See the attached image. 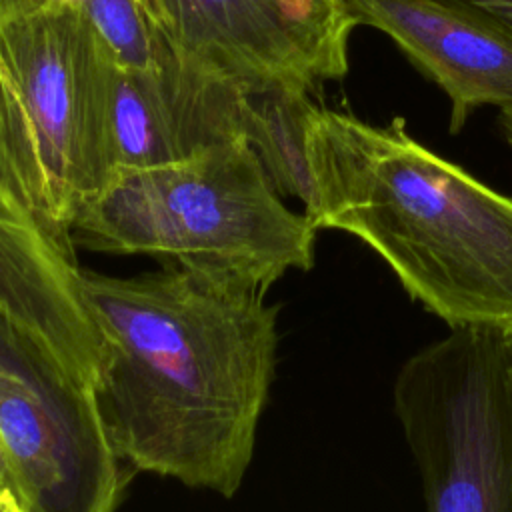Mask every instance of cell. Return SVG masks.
Wrapping results in <instances>:
<instances>
[{
	"mask_svg": "<svg viewBox=\"0 0 512 512\" xmlns=\"http://www.w3.org/2000/svg\"><path fill=\"white\" fill-rule=\"evenodd\" d=\"M80 286L100 342L92 394L116 456L232 498L274 380L278 306L174 264L138 276L82 268Z\"/></svg>",
	"mask_w": 512,
	"mask_h": 512,
	"instance_id": "1",
	"label": "cell"
},
{
	"mask_svg": "<svg viewBox=\"0 0 512 512\" xmlns=\"http://www.w3.org/2000/svg\"><path fill=\"white\" fill-rule=\"evenodd\" d=\"M304 216L360 238L452 330L512 334V196L418 142L406 120L372 124L312 106Z\"/></svg>",
	"mask_w": 512,
	"mask_h": 512,
	"instance_id": "2",
	"label": "cell"
},
{
	"mask_svg": "<svg viewBox=\"0 0 512 512\" xmlns=\"http://www.w3.org/2000/svg\"><path fill=\"white\" fill-rule=\"evenodd\" d=\"M316 228L290 210L246 138L120 168L72 224L74 246L144 254L258 290L314 264Z\"/></svg>",
	"mask_w": 512,
	"mask_h": 512,
	"instance_id": "3",
	"label": "cell"
},
{
	"mask_svg": "<svg viewBox=\"0 0 512 512\" xmlns=\"http://www.w3.org/2000/svg\"><path fill=\"white\" fill-rule=\"evenodd\" d=\"M114 170L110 60L82 6L0 14V176L70 238Z\"/></svg>",
	"mask_w": 512,
	"mask_h": 512,
	"instance_id": "4",
	"label": "cell"
},
{
	"mask_svg": "<svg viewBox=\"0 0 512 512\" xmlns=\"http://www.w3.org/2000/svg\"><path fill=\"white\" fill-rule=\"evenodd\" d=\"M394 408L424 512H512V340L452 330L400 368Z\"/></svg>",
	"mask_w": 512,
	"mask_h": 512,
	"instance_id": "5",
	"label": "cell"
},
{
	"mask_svg": "<svg viewBox=\"0 0 512 512\" xmlns=\"http://www.w3.org/2000/svg\"><path fill=\"white\" fill-rule=\"evenodd\" d=\"M0 444L28 512H116L126 466L92 388L2 310Z\"/></svg>",
	"mask_w": 512,
	"mask_h": 512,
	"instance_id": "6",
	"label": "cell"
},
{
	"mask_svg": "<svg viewBox=\"0 0 512 512\" xmlns=\"http://www.w3.org/2000/svg\"><path fill=\"white\" fill-rule=\"evenodd\" d=\"M190 66L244 94L316 92L348 72V0H148Z\"/></svg>",
	"mask_w": 512,
	"mask_h": 512,
	"instance_id": "7",
	"label": "cell"
},
{
	"mask_svg": "<svg viewBox=\"0 0 512 512\" xmlns=\"http://www.w3.org/2000/svg\"><path fill=\"white\" fill-rule=\"evenodd\" d=\"M76 246L0 176V310L82 384L96 380L100 342L86 312Z\"/></svg>",
	"mask_w": 512,
	"mask_h": 512,
	"instance_id": "8",
	"label": "cell"
},
{
	"mask_svg": "<svg viewBox=\"0 0 512 512\" xmlns=\"http://www.w3.org/2000/svg\"><path fill=\"white\" fill-rule=\"evenodd\" d=\"M450 100V132L476 108L512 106V34L458 0H348Z\"/></svg>",
	"mask_w": 512,
	"mask_h": 512,
	"instance_id": "9",
	"label": "cell"
},
{
	"mask_svg": "<svg viewBox=\"0 0 512 512\" xmlns=\"http://www.w3.org/2000/svg\"><path fill=\"white\" fill-rule=\"evenodd\" d=\"M242 100L244 92L186 60L158 72L110 62L114 168L170 164L244 138Z\"/></svg>",
	"mask_w": 512,
	"mask_h": 512,
	"instance_id": "10",
	"label": "cell"
},
{
	"mask_svg": "<svg viewBox=\"0 0 512 512\" xmlns=\"http://www.w3.org/2000/svg\"><path fill=\"white\" fill-rule=\"evenodd\" d=\"M80 6L112 64L158 72L182 62L148 0H82Z\"/></svg>",
	"mask_w": 512,
	"mask_h": 512,
	"instance_id": "11",
	"label": "cell"
},
{
	"mask_svg": "<svg viewBox=\"0 0 512 512\" xmlns=\"http://www.w3.org/2000/svg\"><path fill=\"white\" fill-rule=\"evenodd\" d=\"M0 506L8 512H28L2 444H0Z\"/></svg>",
	"mask_w": 512,
	"mask_h": 512,
	"instance_id": "12",
	"label": "cell"
},
{
	"mask_svg": "<svg viewBox=\"0 0 512 512\" xmlns=\"http://www.w3.org/2000/svg\"><path fill=\"white\" fill-rule=\"evenodd\" d=\"M492 18L512 34V0H458Z\"/></svg>",
	"mask_w": 512,
	"mask_h": 512,
	"instance_id": "13",
	"label": "cell"
},
{
	"mask_svg": "<svg viewBox=\"0 0 512 512\" xmlns=\"http://www.w3.org/2000/svg\"><path fill=\"white\" fill-rule=\"evenodd\" d=\"M36 2H44V0H0V14L12 12V10H18V8L36 4Z\"/></svg>",
	"mask_w": 512,
	"mask_h": 512,
	"instance_id": "14",
	"label": "cell"
},
{
	"mask_svg": "<svg viewBox=\"0 0 512 512\" xmlns=\"http://www.w3.org/2000/svg\"><path fill=\"white\" fill-rule=\"evenodd\" d=\"M500 124H502V128H504L506 138H508L510 144H512V106L500 110Z\"/></svg>",
	"mask_w": 512,
	"mask_h": 512,
	"instance_id": "15",
	"label": "cell"
},
{
	"mask_svg": "<svg viewBox=\"0 0 512 512\" xmlns=\"http://www.w3.org/2000/svg\"><path fill=\"white\" fill-rule=\"evenodd\" d=\"M44 2H60V4H80L82 0H44Z\"/></svg>",
	"mask_w": 512,
	"mask_h": 512,
	"instance_id": "16",
	"label": "cell"
},
{
	"mask_svg": "<svg viewBox=\"0 0 512 512\" xmlns=\"http://www.w3.org/2000/svg\"><path fill=\"white\" fill-rule=\"evenodd\" d=\"M0 512H8V510H4V508H2V506H0Z\"/></svg>",
	"mask_w": 512,
	"mask_h": 512,
	"instance_id": "17",
	"label": "cell"
},
{
	"mask_svg": "<svg viewBox=\"0 0 512 512\" xmlns=\"http://www.w3.org/2000/svg\"><path fill=\"white\" fill-rule=\"evenodd\" d=\"M510 340H512V334H510Z\"/></svg>",
	"mask_w": 512,
	"mask_h": 512,
	"instance_id": "18",
	"label": "cell"
}]
</instances>
